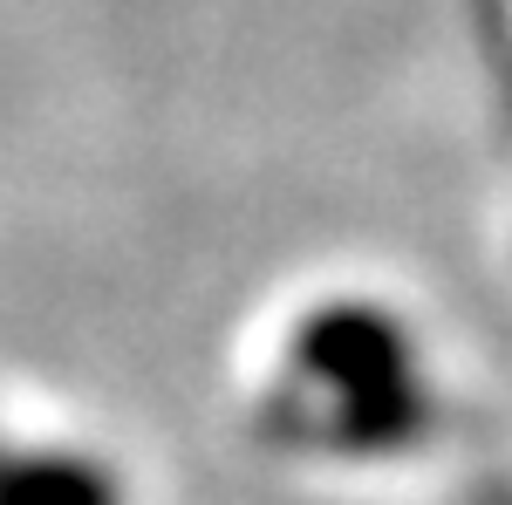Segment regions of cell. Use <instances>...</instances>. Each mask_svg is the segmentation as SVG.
<instances>
[{"label": "cell", "instance_id": "6da1fadb", "mask_svg": "<svg viewBox=\"0 0 512 505\" xmlns=\"http://www.w3.org/2000/svg\"><path fill=\"white\" fill-rule=\"evenodd\" d=\"M294 383H308L321 444L349 458H390L431 430V383L417 335L376 301H335L294 328Z\"/></svg>", "mask_w": 512, "mask_h": 505}, {"label": "cell", "instance_id": "7a4b0ae2", "mask_svg": "<svg viewBox=\"0 0 512 505\" xmlns=\"http://www.w3.org/2000/svg\"><path fill=\"white\" fill-rule=\"evenodd\" d=\"M0 505H123V485L89 451L0 437Z\"/></svg>", "mask_w": 512, "mask_h": 505}]
</instances>
